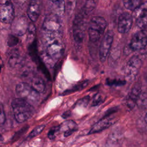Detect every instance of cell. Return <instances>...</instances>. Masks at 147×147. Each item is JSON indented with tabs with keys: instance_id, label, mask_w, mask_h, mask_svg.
Wrapping results in <instances>:
<instances>
[{
	"instance_id": "6da1fadb",
	"label": "cell",
	"mask_w": 147,
	"mask_h": 147,
	"mask_svg": "<svg viewBox=\"0 0 147 147\" xmlns=\"http://www.w3.org/2000/svg\"><path fill=\"white\" fill-rule=\"evenodd\" d=\"M42 41L45 56L53 61L60 59L64 51L62 34H42Z\"/></svg>"
},
{
	"instance_id": "7a4b0ae2",
	"label": "cell",
	"mask_w": 147,
	"mask_h": 147,
	"mask_svg": "<svg viewBox=\"0 0 147 147\" xmlns=\"http://www.w3.org/2000/svg\"><path fill=\"white\" fill-rule=\"evenodd\" d=\"M11 105L14 118L19 123L28 120L33 116L35 111L32 105L20 98L13 99Z\"/></svg>"
},
{
	"instance_id": "3957f363",
	"label": "cell",
	"mask_w": 147,
	"mask_h": 147,
	"mask_svg": "<svg viewBox=\"0 0 147 147\" xmlns=\"http://www.w3.org/2000/svg\"><path fill=\"white\" fill-rule=\"evenodd\" d=\"M106 21L103 17L95 16L92 17L88 25V33L90 40L95 42L99 40L106 28Z\"/></svg>"
},
{
	"instance_id": "277c9868",
	"label": "cell",
	"mask_w": 147,
	"mask_h": 147,
	"mask_svg": "<svg viewBox=\"0 0 147 147\" xmlns=\"http://www.w3.org/2000/svg\"><path fill=\"white\" fill-rule=\"evenodd\" d=\"M62 24L60 17L53 13L47 14L42 25V34H62Z\"/></svg>"
},
{
	"instance_id": "5b68a950",
	"label": "cell",
	"mask_w": 147,
	"mask_h": 147,
	"mask_svg": "<svg viewBox=\"0 0 147 147\" xmlns=\"http://www.w3.org/2000/svg\"><path fill=\"white\" fill-rule=\"evenodd\" d=\"M16 92L20 98L26 100L33 106L37 103L40 99V93L26 82L18 83L16 86Z\"/></svg>"
},
{
	"instance_id": "8992f818",
	"label": "cell",
	"mask_w": 147,
	"mask_h": 147,
	"mask_svg": "<svg viewBox=\"0 0 147 147\" xmlns=\"http://www.w3.org/2000/svg\"><path fill=\"white\" fill-rule=\"evenodd\" d=\"M87 16L82 11L76 14L73 26V37L75 42L80 44L83 41L85 36L86 21Z\"/></svg>"
},
{
	"instance_id": "52a82bcc",
	"label": "cell",
	"mask_w": 147,
	"mask_h": 147,
	"mask_svg": "<svg viewBox=\"0 0 147 147\" xmlns=\"http://www.w3.org/2000/svg\"><path fill=\"white\" fill-rule=\"evenodd\" d=\"M142 61L137 56H132L128 61L125 70L126 79L129 81H133L137 76L142 66Z\"/></svg>"
},
{
	"instance_id": "ba28073f",
	"label": "cell",
	"mask_w": 147,
	"mask_h": 147,
	"mask_svg": "<svg viewBox=\"0 0 147 147\" xmlns=\"http://www.w3.org/2000/svg\"><path fill=\"white\" fill-rule=\"evenodd\" d=\"M113 32L111 30L107 31L103 36L99 48V59L103 63L107 59L110 51L113 42Z\"/></svg>"
},
{
	"instance_id": "9c48e42d",
	"label": "cell",
	"mask_w": 147,
	"mask_h": 147,
	"mask_svg": "<svg viewBox=\"0 0 147 147\" xmlns=\"http://www.w3.org/2000/svg\"><path fill=\"white\" fill-rule=\"evenodd\" d=\"M132 17L140 29H144L147 28V1L143 2L133 11Z\"/></svg>"
},
{
	"instance_id": "30bf717a",
	"label": "cell",
	"mask_w": 147,
	"mask_h": 147,
	"mask_svg": "<svg viewBox=\"0 0 147 147\" xmlns=\"http://www.w3.org/2000/svg\"><path fill=\"white\" fill-rule=\"evenodd\" d=\"M29 25L28 19L25 16L17 17L11 22V32L13 35L22 36L27 32Z\"/></svg>"
},
{
	"instance_id": "8fae6325",
	"label": "cell",
	"mask_w": 147,
	"mask_h": 147,
	"mask_svg": "<svg viewBox=\"0 0 147 147\" xmlns=\"http://www.w3.org/2000/svg\"><path fill=\"white\" fill-rule=\"evenodd\" d=\"M147 45V35L143 31L136 33L129 44V48L133 51H142Z\"/></svg>"
},
{
	"instance_id": "7c38bea8",
	"label": "cell",
	"mask_w": 147,
	"mask_h": 147,
	"mask_svg": "<svg viewBox=\"0 0 147 147\" xmlns=\"http://www.w3.org/2000/svg\"><path fill=\"white\" fill-rule=\"evenodd\" d=\"M124 140L123 133L119 129L112 130L109 134L106 141V147H122Z\"/></svg>"
},
{
	"instance_id": "4fadbf2b",
	"label": "cell",
	"mask_w": 147,
	"mask_h": 147,
	"mask_svg": "<svg viewBox=\"0 0 147 147\" xmlns=\"http://www.w3.org/2000/svg\"><path fill=\"white\" fill-rule=\"evenodd\" d=\"M14 7L11 1L1 3L0 16L2 22L11 23L14 20Z\"/></svg>"
},
{
	"instance_id": "5bb4252c",
	"label": "cell",
	"mask_w": 147,
	"mask_h": 147,
	"mask_svg": "<svg viewBox=\"0 0 147 147\" xmlns=\"http://www.w3.org/2000/svg\"><path fill=\"white\" fill-rule=\"evenodd\" d=\"M133 24L132 15L129 13H122L118 18V30L122 34H125L129 32Z\"/></svg>"
},
{
	"instance_id": "9a60e30c",
	"label": "cell",
	"mask_w": 147,
	"mask_h": 147,
	"mask_svg": "<svg viewBox=\"0 0 147 147\" xmlns=\"http://www.w3.org/2000/svg\"><path fill=\"white\" fill-rule=\"evenodd\" d=\"M114 119L110 116L104 115L99 121L95 123L91 127L88 132V134L99 133L113 125L114 123Z\"/></svg>"
},
{
	"instance_id": "2e32d148",
	"label": "cell",
	"mask_w": 147,
	"mask_h": 147,
	"mask_svg": "<svg viewBox=\"0 0 147 147\" xmlns=\"http://www.w3.org/2000/svg\"><path fill=\"white\" fill-rule=\"evenodd\" d=\"M41 0H30L27 10L29 18L33 22L38 19L40 13Z\"/></svg>"
},
{
	"instance_id": "e0dca14e",
	"label": "cell",
	"mask_w": 147,
	"mask_h": 147,
	"mask_svg": "<svg viewBox=\"0 0 147 147\" xmlns=\"http://www.w3.org/2000/svg\"><path fill=\"white\" fill-rule=\"evenodd\" d=\"M49 7L51 13L60 17L65 11V3L64 0H49Z\"/></svg>"
},
{
	"instance_id": "ac0fdd59",
	"label": "cell",
	"mask_w": 147,
	"mask_h": 147,
	"mask_svg": "<svg viewBox=\"0 0 147 147\" xmlns=\"http://www.w3.org/2000/svg\"><path fill=\"white\" fill-rule=\"evenodd\" d=\"M60 126V131L64 132V136L67 137L78 130V127L75 122L72 120H66Z\"/></svg>"
},
{
	"instance_id": "d6986e66",
	"label": "cell",
	"mask_w": 147,
	"mask_h": 147,
	"mask_svg": "<svg viewBox=\"0 0 147 147\" xmlns=\"http://www.w3.org/2000/svg\"><path fill=\"white\" fill-rule=\"evenodd\" d=\"M140 92L141 88L137 85L131 89L126 99V105L130 109H131L134 107V105L140 96Z\"/></svg>"
},
{
	"instance_id": "ffe728a7",
	"label": "cell",
	"mask_w": 147,
	"mask_h": 147,
	"mask_svg": "<svg viewBox=\"0 0 147 147\" xmlns=\"http://www.w3.org/2000/svg\"><path fill=\"white\" fill-rule=\"evenodd\" d=\"M30 86L40 94L43 92L45 89V84L42 78L39 76H34L30 80Z\"/></svg>"
},
{
	"instance_id": "44dd1931",
	"label": "cell",
	"mask_w": 147,
	"mask_h": 147,
	"mask_svg": "<svg viewBox=\"0 0 147 147\" xmlns=\"http://www.w3.org/2000/svg\"><path fill=\"white\" fill-rule=\"evenodd\" d=\"M97 0H86L84 5L82 9V11L86 15L91 14L96 6Z\"/></svg>"
},
{
	"instance_id": "7402d4cb",
	"label": "cell",
	"mask_w": 147,
	"mask_h": 147,
	"mask_svg": "<svg viewBox=\"0 0 147 147\" xmlns=\"http://www.w3.org/2000/svg\"><path fill=\"white\" fill-rule=\"evenodd\" d=\"M125 8L133 11L138 7L143 2L142 0H122Z\"/></svg>"
},
{
	"instance_id": "603a6c76",
	"label": "cell",
	"mask_w": 147,
	"mask_h": 147,
	"mask_svg": "<svg viewBox=\"0 0 147 147\" xmlns=\"http://www.w3.org/2000/svg\"><path fill=\"white\" fill-rule=\"evenodd\" d=\"M10 53L9 63L11 66L14 67L21 61L22 57L20 56L19 51L17 49L13 50Z\"/></svg>"
},
{
	"instance_id": "cb8c5ba5",
	"label": "cell",
	"mask_w": 147,
	"mask_h": 147,
	"mask_svg": "<svg viewBox=\"0 0 147 147\" xmlns=\"http://www.w3.org/2000/svg\"><path fill=\"white\" fill-rule=\"evenodd\" d=\"M87 84H88V81H87V80L84 81V82H83L80 83H79V84H76V86L72 87L71 88L68 89V90L64 91L61 95H65L71 94V93L77 91H80V90L83 89L84 88H85L87 86Z\"/></svg>"
},
{
	"instance_id": "d4e9b609",
	"label": "cell",
	"mask_w": 147,
	"mask_h": 147,
	"mask_svg": "<svg viewBox=\"0 0 147 147\" xmlns=\"http://www.w3.org/2000/svg\"><path fill=\"white\" fill-rule=\"evenodd\" d=\"M36 28L34 25L30 23L29 24V28L28 29V35H27V40L28 42H34V37L36 35Z\"/></svg>"
},
{
	"instance_id": "484cf974",
	"label": "cell",
	"mask_w": 147,
	"mask_h": 147,
	"mask_svg": "<svg viewBox=\"0 0 147 147\" xmlns=\"http://www.w3.org/2000/svg\"><path fill=\"white\" fill-rule=\"evenodd\" d=\"M29 127V126H25L22 127L19 130H18L17 131H16L15 133V134L13 135V136L11 137L10 141L11 142H14L17 141L28 131Z\"/></svg>"
},
{
	"instance_id": "4316f807",
	"label": "cell",
	"mask_w": 147,
	"mask_h": 147,
	"mask_svg": "<svg viewBox=\"0 0 147 147\" xmlns=\"http://www.w3.org/2000/svg\"><path fill=\"white\" fill-rule=\"evenodd\" d=\"M104 96L100 93H97L94 95L92 98L91 106H98L104 101Z\"/></svg>"
},
{
	"instance_id": "83f0119b",
	"label": "cell",
	"mask_w": 147,
	"mask_h": 147,
	"mask_svg": "<svg viewBox=\"0 0 147 147\" xmlns=\"http://www.w3.org/2000/svg\"><path fill=\"white\" fill-rule=\"evenodd\" d=\"M45 127V125H38L37 126H36L29 134V136H28V138H33L34 137L40 134L44 129Z\"/></svg>"
},
{
	"instance_id": "f1b7e54d",
	"label": "cell",
	"mask_w": 147,
	"mask_h": 147,
	"mask_svg": "<svg viewBox=\"0 0 147 147\" xmlns=\"http://www.w3.org/2000/svg\"><path fill=\"white\" fill-rule=\"evenodd\" d=\"M76 0H67L66 5H65V9L68 14L72 13L75 8Z\"/></svg>"
},
{
	"instance_id": "f546056e",
	"label": "cell",
	"mask_w": 147,
	"mask_h": 147,
	"mask_svg": "<svg viewBox=\"0 0 147 147\" xmlns=\"http://www.w3.org/2000/svg\"><path fill=\"white\" fill-rule=\"evenodd\" d=\"M60 132V126H56L52 127L48 133V137L50 140H53L56 137L58 133Z\"/></svg>"
},
{
	"instance_id": "4dcf8cb0",
	"label": "cell",
	"mask_w": 147,
	"mask_h": 147,
	"mask_svg": "<svg viewBox=\"0 0 147 147\" xmlns=\"http://www.w3.org/2000/svg\"><path fill=\"white\" fill-rule=\"evenodd\" d=\"M90 100V96H86L83 97V98H81L80 99L78 100V102L76 103L75 106L86 107L88 105Z\"/></svg>"
},
{
	"instance_id": "1f68e13d",
	"label": "cell",
	"mask_w": 147,
	"mask_h": 147,
	"mask_svg": "<svg viewBox=\"0 0 147 147\" xmlns=\"http://www.w3.org/2000/svg\"><path fill=\"white\" fill-rule=\"evenodd\" d=\"M18 42V40L15 35H11L9 37L7 44L10 47H13Z\"/></svg>"
},
{
	"instance_id": "d6a6232c",
	"label": "cell",
	"mask_w": 147,
	"mask_h": 147,
	"mask_svg": "<svg viewBox=\"0 0 147 147\" xmlns=\"http://www.w3.org/2000/svg\"><path fill=\"white\" fill-rule=\"evenodd\" d=\"M6 121V117H5V113L3 109V106L2 104L1 105V115H0V123L1 125L2 126Z\"/></svg>"
},
{
	"instance_id": "836d02e7",
	"label": "cell",
	"mask_w": 147,
	"mask_h": 147,
	"mask_svg": "<svg viewBox=\"0 0 147 147\" xmlns=\"http://www.w3.org/2000/svg\"><path fill=\"white\" fill-rule=\"evenodd\" d=\"M117 109H118V108L116 107L109 109V110H107V111L105 113V115H106V116H110L112 114L115 113L117 111Z\"/></svg>"
},
{
	"instance_id": "e575fe53",
	"label": "cell",
	"mask_w": 147,
	"mask_h": 147,
	"mask_svg": "<svg viewBox=\"0 0 147 147\" xmlns=\"http://www.w3.org/2000/svg\"><path fill=\"white\" fill-rule=\"evenodd\" d=\"M71 112L70 110H68L67 111H65L61 115L62 118H64V119H67L68 118L70 115H71Z\"/></svg>"
},
{
	"instance_id": "d590c367",
	"label": "cell",
	"mask_w": 147,
	"mask_h": 147,
	"mask_svg": "<svg viewBox=\"0 0 147 147\" xmlns=\"http://www.w3.org/2000/svg\"><path fill=\"white\" fill-rule=\"evenodd\" d=\"M25 1H26V0H14V2L17 5H22L24 3H25Z\"/></svg>"
},
{
	"instance_id": "8d00e7d4",
	"label": "cell",
	"mask_w": 147,
	"mask_h": 147,
	"mask_svg": "<svg viewBox=\"0 0 147 147\" xmlns=\"http://www.w3.org/2000/svg\"><path fill=\"white\" fill-rule=\"evenodd\" d=\"M140 52H141V54H147V45L145 47V48L142 51H141Z\"/></svg>"
},
{
	"instance_id": "74e56055",
	"label": "cell",
	"mask_w": 147,
	"mask_h": 147,
	"mask_svg": "<svg viewBox=\"0 0 147 147\" xmlns=\"http://www.w3.org/2000/svg\"><path fill=\"white\" fill-rule=\"evenodd\" d=\"M144 119H145V121L146 123L147 124V113H146V115H145V116Z\"/></svg>"
},
{
	"instance_id": "f35d334b",
	"label": "cell",
	"mask_w": 147,
	"mask_h": 147,
	"mask_svg": "<svg viewBox=\"0 0 147 147\" xmlns=\"http://www.w3.org/2000/svg\"><path fill=\"white\" fill-rule=\"evenodd\" d=\"M146 80H147V76H146Z\"/></svg>"
}]
</instances>
